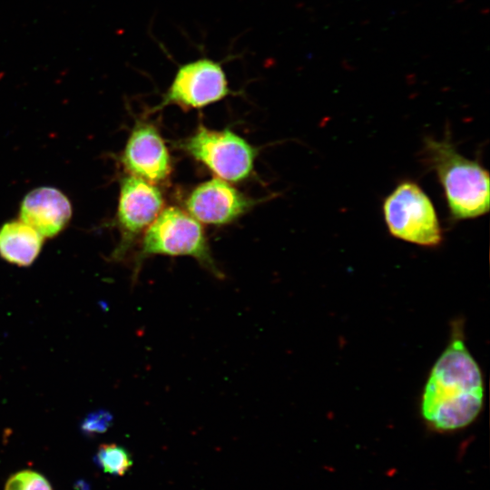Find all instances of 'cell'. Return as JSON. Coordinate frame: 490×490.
<instances>
[{
  "label": "cell",
  "mask_w": 490,
  "mask_h": 490,
  "mask_svg": "<svg viewBox=\"0 0 490 490\" xmlns=\"http://www.w3.org/2000/svg\"><path fill=\"white\" fill-rule=\"evenodd\" d=\"M231 93L222 62L199 57L178 66L162 99L152 111L168 105H178L183 110L200 109Z\"/></svg>",
  "instance_id": "6"
},
{
  "label": "cell",
  "mask_w": 490,
  "mask_h": 490,
  "mask_svg": "<svg viewBox=\"0 0 490 490\" xmlns=\"http://www.w3.org/2000/svg\"><path fill=\"white\" fill-rule=\"evenodd\" d=\"M422 154L438 177L453 219H474L488 212L489 173L477 161L457 152L448 132L440 141L425 138Z\"/></svg>",
  "instance_id": "2"
},
{
  "label": "cell",
  "mask_w": 490,
  "mask_h": 490,
  "mask_svg": "<svg viewBox=\"0 0 490 490\" xmlns=\"http://www.w3.org/2000/svg\"><path fill=\"white\" fill-rule=\"evenodd\" d=\"M384 219L392 236L424 247H436L443 232L432 201L413 181H403L383 202Z\"/></svg>",
  "instance_id": "4"
},
{
  "label": "cell",
  "mask_w": 490,
  "mask_h": 490,
  "mask_svg": "<svg viewBox=\"0 0 490 490\" xmlns=\"http://www.w3.org/2000/svg\"><path fill=\"white\" fill-rule=\"evenodd\" d=\"M152 255L191 257L214 276H223L211 256L201 222L178 207L162 210L144 231L137 263Z\"/></svg>",
  "instance_id": "3"
},
{
  "label": "cell",
  "mask_w": 490,
  "mask_h": 490,
  "mask_svg": "<svg viewBox=\"0 0 490 490\" xmlns=\"http://www.w3.org/2000/svg\"><path fill=\"white\" fill-rule=\"evenodd\" d=\"M163 204L155 184L133 175L121 181L117 221L122 240L115 257L122 258L132 241L144 233L162 211Z\"/></svg>",
  "instance_id": "7"
},
{
  "label": "cell",
  "mask_w": 490,
  "mask_h": 490,
  "mask_svg": "<svg viewBox=\"0 0 490 490\" xmlns=\"http://www.w3.org/2000/svg\"><path fill=\"white\" fill-rule=\"evenodd\" d=\"M113 424V415L104 409L89 413L81 424V430L86 436H93L107 431Z\"/></svg>",
  "instance_id": "14"
},
{
  "label": "cell",
  "mask_w": 490,
  "mask_h": 490,
  "mask_svg": "<svg viewBox=\"0 0 490 490\" xmlns=\"http://www.w3.org/2000/svg\"><path fill=\"white\" fill-rule=\"evenodd\" d=\"M5 490H53L48 480L32 470H23L12 475Z\"/></svg>",
  "instance_id": "13"
},
{
  "label": "cell",
  "mask_w": 490,
  "mask_h": 490,
  "mask_svg": "<svg viewBox=\"0 0 490 490\" xmlns=\"http://www.w3.org/2000/svg\"><path fill=\"white\" fill-rule=\"evenodd\" d=\"M44 237L22 220H11L0 228V256L6 261L26 267L38 256Z\"/></svg>",
  "instance_id": "11"
},
{
  "label": "cell",
  "mask_w": 490,
  "mask_h": 490,
  "mask_svg": "<svg viewBox=\"0 0 490 490\" xmlns=\"http://www.w3.org/2000/svg\"><path fill=\"white\" fill-rule=\"evenodd\" d=\"M20 220L44 237H54L68 223L72 206L67 197L53 187L28 192L20 206Z\"/></svg>",
  "instance_id": "10"
},
{
  "label": "cell",
  "mask_w": 490,
  "mask_h": 490,
  "mask_svg": "<svg viewBox=\"0 0 490 490\" xmlns=\"http://www.w3.org/2000/svg\"><path fill=\"white\" fill-rule=\"evenodd\" d=\"M484 403V381L477 362L466 348L460 326L435 362L420 402V413L434 431L453 432L466 427L479 416Z\"/></svg>",
  "instance_id": "1"
},
{
  "label": "cell",
  "mask_w": 490,
  "mask_h": 490,
  "mask_svg": "<svg viewBox=\"0 0 490 490\" xmlns=\"http://www.w3.org/2000/svg\"><path fill=\"white\" fill-rule=\"evenodd\" d=\"M122 162L131 175L152 184L166 181L172 171L169 151L159 131L144 122L132 131Z\"/></svg>",
  "instance_id": "9"
},
{
  "label": "cell",
  "mask_w": 490,
  "mask_h": 490,
  "mask_svg": "<svg viewBox=\"0 0 490 490\" xmlns=\"http://www.w3.org/2000/svg\"><path fill=\"white\" fill-rule=\"evenodd\" d=\"M181 147L218 178L231 182L250 175L257 155L252 145L230 130H211L201 124Z\"/></svg>",
  "instance_id": "5"
},
{
  "label": "cell",
  "mask_w": 490,
  "mask_h": 490,
  "mask_svg": "<svg viewBox=\"0 0 490 490\" xmlns=\"http://www.w3.org/2000/svg\"><path fill=\"white\" fill-rule=\"evenodd\" d=\"M253 204L250 198L218 177L200 183L185 201L187 212L199 222L211 225L230 223Z\"/></svg>",
  "instance_id": "8"
},
{
  "label": "cell",
  "mask_w": 490,
  "mask_h": 490,
  "mask_svg": "<svg viewBox=\"0 0 490 490\" xmlns=\"http://www.w3.org/2000/svg\"><path fill=\"white\" fill-rule=\"evenodd\" d=\"M94 460L104 473L115 475H123L133 463L127 449L116 444L100 446Z\"/></svg>",
  "instance_id": "12"
},
{
  "label": "cell",
  "mask_w": 490,
  "mask_h": 490,
  "mask_svg": "<svg viewBox=\"0 0 490 490\" xmlns=\"http://www.w3.org/2000/svg\"><path fill=\"white\" fill-rule=\"evenodd\" d=\"M76 485L80 490H90L89 485L83 481H79Z\"/></svg>",
  "instance_id": "15"
}]
</instances>
